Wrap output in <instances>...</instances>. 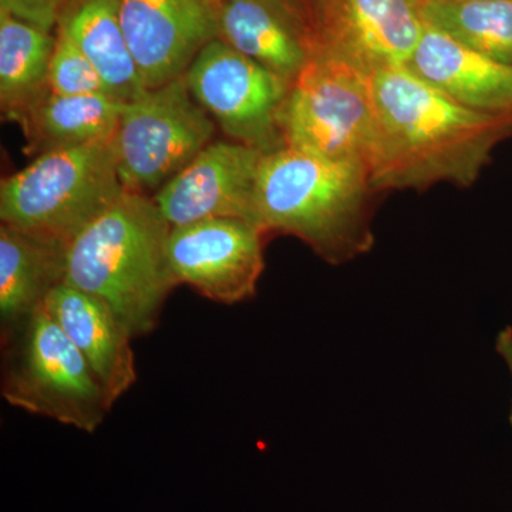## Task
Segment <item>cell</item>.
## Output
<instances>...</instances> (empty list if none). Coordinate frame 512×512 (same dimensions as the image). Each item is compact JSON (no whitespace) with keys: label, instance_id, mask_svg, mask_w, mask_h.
<instances>
[{"label":"cell","instance_id":"8","mask_svg":"<svg viewBox=\"0 0 512 512\" xmlns=\"http://www.w3.org/2000/svg\"><path fill=\"white\" fill-rule=\"evenodd\" d=\"M185 82L231 141L261 153L285 147L279 116L289 84L220 39L201 50Z\"/></svg>","mask_w":512,"mask_h":512},{"label":"cell","instance_id":"4","mask_svg":"<svg viewBox=\"0 0 512 512\" xmlns=\"http://www.w3.org/2000/svg\"><path fill=\"white\" fill-rule=\"evenodd\" d=\"M124 191L113 138L49 151L2 181L0 220L70 244Z\"/></svg>","mask_w":512,"mask_h":512},{"label":"cell","instance_id":"22","mask_svg":"<svg viewBox=\"0 0 512 512\" xmlns=\"http://www.w3.org/2000/svg\"><path fill=\"white\" fill-rule=\"evenodd\" d=\"M72 2L73 0H0V9L8 10L16 18L53 32L63 10Z\"/></svg>","mask_w":512,"mask_h":512},{"label":"cell","instance_id":"12","mask_svg":"<svg viewBox=\"0 0 512 512\" xmlns=\"http://www.w3.org/2000/svg\"><path fill=\"white\" fill-rule=\"evenodd\" d=\"M264 156L235 141H212L153 200L171 228L215 218L252 224L256 177Z\"/></svg>","mask_w":512,"mask_h":512},{"label":"cell","instance_id":"11","mask_svg":"<svg viewBox=\"0 0 512 512\" xmlns=\"http://www.w3.org/2000/svg\"><path fill=\"white\" fill-rule=\"evenodd\" d=\"M119 15L147 90L184 77L201 50L218 39L207 0H119Z\"/></svg>","mask_w":512,"mask_h":512},{"label":"cell","instance_id":"25","mask_svg":"<svg viewBox=\"0 0 512 512\" xmlns=\"http://www.w3.org/2000/svg\"><path fill=\"white\" fill-rule=\"evenodd\" d=\"M207 2L210 3V5L212 6L214 5L215 0H207Z\"/></svg>","mask_w":512,"mask_h":512},{"label":"cell","instance_id":"10","mask_svg":"<svg viewBox=\"0 0 512 512\" xmlns=\"http://www.w3.org/2000/svg\"><path fill=\"white\" fill-rule=\"evenodd\" d=\"M265 234L237 218H215L171 229L168 261L177 285L212 302L235 305L254 298L265 269Z\"/></svg>","mask_w":512,"mask_h":512},{"label":"cell","instance_id":"21","mask_svg":"<svg viewBox=\"0 0 512 512\" xmlns=\"http://www.w3.org/2000/svg\"><path fill=\"white\" fill-rule=\"evenodd\" d=\"M56 32V47L49 69V89L64 96L107 94L106 84L90 60L72 40L60 30ZM111 97V96H110Z\"/></svg>","mask_w":512,"mask_h":512},{"label":"cell","instance_id":"2","mask_svg":"<svg viewBox=\"0 0 512 512\" xmlns=\"http://www.w3.org/2000/svg\"><path fill=\"white\" fill-rule=\"evenodd\" d=\"M373 192L365 165L285 146L259 165L252 224L265 235L301 239L328 264H345L375 245Z\"/></svg>","mask_w":512,"mask_h":512},{"label":"cell","instance_id":"14","mask_svg":"<svg viewBox=\"0 0 512 512\" xmlns=\"http://www.w3.org/2000/svg\"><path fill=\"white\" fill-rule=\"evenodd\" d=\"M45 308L92 367L114 406L137 380L133 336L126 326L106 303L67 282L57 286Z\"/></svg>","mask_w":512,"mask_h":512},{"label":"cell","instance_id":"6","mask_svg":"<svg viewBox=\"0 0 512 512\" xmlns=\"http://www.w3.org/2000/svg\"><path fill=\"white\" fill-rule=\"evenodd\" d=\"M279 126L286 147L369 170L376 140L372 74L313 55L289 86Z\"/></svg>","mask_w":512,"mask_h":512},{"label":"cell","instance_id":"16","mask_svg":"<svg viewBox=\"0 0 512 512\" xmlns=\"http://www.w3.org/2000/svg\"><path fill=\"white\" fill-rule=\"evenodd\" d=\"M406 67L470 109L512 114V66L468 49L426 23Z\"/></svg>","mask_w":512,"mask_h":512},{"label":"cell","instance_id":"7","mask_svg":"<svg viewBox=\"0 0 512 512\" xmlns=\"http://www.w3.org/2000/svg\"><path fill=\"white\" fill-rule=\"evenodd\" d=\"M215 121L184 77L123 104L113 137L124 190L154 197L208 144Z\"/></svg>","mask_w":512,"mask_h":512},{"label":"cell","instance_id":"23","mask_svg":"<svg viewBox=\"0 0 512 512\" xmlns=\"http://www.w3.org/2000/svg\"><path fill=\"white\" fill-rule=\"evenodd\" d=\"M495 349H497L498 355L503 357L505 366H507L512 379V326H507V328H504L498 333L497 340H495ZM510 424L512 426V403Z\"/></svg>","mask_w":512,"mask_h":512},{"label":"cell","instance_id":"1","mask_svg":"<svg viewBox=\"0 0 512 512\" xmlns=\"http://www.w3.org/2000/svg\"><path fill=\"white\" fill-rule=\"evenodd\" d=\"M376 140L369 164L376 192L470 187L512 137V114L473 110L403 67L372 73Z\"/></svg>","mask_w":512,"mask_h":512},{"label":"cell","instance_id":"17","mask_svg":"<svg viewBox=\"0 0 512 512\" xmlns=\"http://www.w3.org/2000/svg\"><path fill=\"white\" fill-rule=\"evenodd\" d=\"M123 104L107 94L64 96L49 89L8 120L22 128L28 153L40 156L111 140Z\"/></svg>","mask_w":512,"mask_h":512},{"label":"cell","instance_id":"15","mask_svg":"<svg viewBox=\"0 0 512 512\" xmlns=\"http://www.w3.org/2000/svg\"><path fill=\"white\" fill-rule=\"evenodd\" d=\"M69 242L2 224L0 227V338L8 345L66 282Z\"/></svg>","mask_w":512,"mask_h":512},{"label":"cell","instance_id":"24","mask_svg":"<svg viewBox=\"0 0 512 512\" xmlns=\"http://www.w3.org/2000/svg\"><path fill=\"white\" fill-rule=\"evenodd\" d=\"M296 13L302 16L306 25L309 26V18H311L312 8L315 5V0H284Z\"/></svg>","mask_w":512,"mask_h":512},{"label":"cell","instance_id":"5","mask_svg":"<svg viewBox=\"0 0 512 512\" xmlns=\"http://www.w3.org/2000/svg\"><path fill=\"white\" fill-rule=\"evenodd\" d=\"M3 348L2 396L10 406L84 433L99 429L113 404L45 306Z\"/></svg>","mask_w":512,"mask_h":512},{"label":"cell","instance_id":"13","mask_svg":"<svg viewBox=\"0 0 512 512\" xmlns=\"http://www.w3.org/2000/svg\"><path fill=\"white\" fill-rule=\"evenodd\" d=\"M218 39L291 84L313 56L309 26L284 0H215Z\"/></svg>","mask_w":512,"mask_h":512},{"label":"cell","instance_id":"20","mask_svg":"<svg viewBox=\"0 0 512 512\" xmlns=\"http://www.w3.org/2000/svg\"><path fill=\"white\" fill-rule=\"evenodd\" d=\"M424 23L512 66V0H421Z\"/></svg>","mask_w":512,"mask_h":512},{"label":"cell","instance_id":"9","mask_svg":"<svg viewBox=\"0 0 512 512\" xmlns=\"http://www.w3.org/2000/svg\"><path fill=\"white\" fill-rule=\"evenodd\" d=\"M421 0H315L313 55L345 60L367 73L403 67L423 36Z\"/></svg>","mask_w":512,"mask_h":512},{"label":"cell","instance_id":"3","mask_svg":"<svg viewBox=\"0 0 512 512\" xmlns=\"http://www.w3.org/2000/svg\"><path fill=\"white\" fill-rule=\"evenodd\" d=\"M165 221L150 195L124 191L70 242L67 284L96 296L133 339L154 332L177 285Z\"/></svg>","mask_w":512,"mask_h":512},{"label":"cell","instance_id":"18","mask_svg":"<svg viewBox=\"0 0 512 512\" xmlns=\"http://www.w3.org/2000/svg\"><path fill=\"white\" fill-rule=\"evenodd\" d=\"M56 30L82 50L113 99L128 103L148 92L121 28L119 0H73Z\"/></svg>","mask_w":512,"mask_h":512},{"label":"cell","instance_id":"19","mask_svg":"<svg viewBox=\"0 0 512 512\" xmlns=\"http://www.w3.org/2000/svg\"><path fill=\"white\" fill-rule=\"evenodd\" d=\"M56 32L0 9V106L5 119L49 90Z\"/></svg>","mask_w":512,"mask_h":512}]
</instances>
